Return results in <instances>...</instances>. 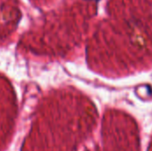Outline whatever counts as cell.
Segmentation results:
<instances>
[{"mask_svg":"<svg viewBox=\"0 0 152 151\" xmlns=\"http://www.w3.org/2000/svg\"><path fill=\"white\" fill-rule=\"evenodd\" d=\"M16 100L8 82L0 77V151H4L14 129Z\"/></svg>","mask_w":152,"mask_h":151,"instance_id":"obj_1","label":"cell"}]
</instances>
